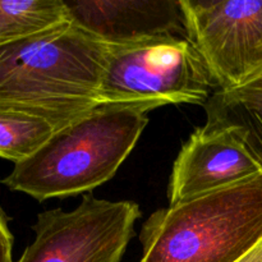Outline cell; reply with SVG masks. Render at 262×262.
Wrapping results in <instances>:
<instances>
[{
	"label": "cell",
	"instance_id": "8992f818",
	"mask_svg": "<svg viewBox=\"0 0 262 262\" xmlns=\"http://www.w3.org/2000/svg\"><path fill=\"white\" fill-rule=\"evenodd\" d=\"M141 210L132 201H107L86 193L72 211L37 215L35 241L18 262H120Z\"/></svg>",
	"mask_w": 262,
	"mask_h": 262
},
{
	"label": "cell",
	"instance_id": "52a82bcc",
	"mask_svg": "<svg viewBox=\"0 0 262 262\" xmlns=\"http://www.w3.org/2000/svg\"><path fill=\"white\" fill-rule=\"evenodd\" d=\"M261 174L260 164L230 130L204 125L189 136L174 161L168 187L169 206Z\"/></svg>",
	"mask_w": 262,
	"mask_h": 262
},
{
	"label": "cell",
	"instance_id": "7a4b0ae2",
	"mask_svg": "<svg viewBox=\"0 0 262 262\" xmlns=\"http://www.w3.org/2000/svg\"><path fill=\"white\" fill-rule=\"evenodd\" d=\"M147 123L148 112L141 107L99 105L14 164L2 183L37 201L90 193L115 176Z\"/></svg>",
	"mask_w": 262,
	"mask_h": 262
},
{
	"label": "cell",
	"instance_id": "8fae6325",
	"mask_svg": "<svg viewBox=\"0 0 262 262\" xmlns=\"http://www.w3.org/2000/svg\"><path fill=\"white\" fill-rule=\"evenodd\" d=\"M56 130L37 115L0 109V158L20 163L42 147Z\"/></svg>",
	"mask_w": 262,
	"mask_h": 262
},
{
	"label": "cell",
	"instance_id": "7c38bea8",
	"mask_svg": "<svg viewBox=\"0 0 262 262\" xmlns=\"http://www.w3.org/2000/svg\"><path fill=\"white\" fill-rule=\"evenodd\" d=\"M13 235L9 229V219L0 206V262H13Z\"/></svg>",
	"mask_w": 262,
	"mask_h": 262
},
{
	"label": "cell",
	"instance_id": "4fadbf2b",
	"mask_svg": "<svg viewBox=\"0 0 262 262\" xmlns=\"http://www.w3.org/2000/svg\"><path fill=\"white\" fill-rule=\"evenodd\" d=\"M238 262H262V241Z\"/></svg>",
	"mask_w": 262,
	"mask_h": 262
},
{
	"label": "cell",
	"instance_id": "5b68a950",
	"mask_svg": "<svg viewBox=\"0 0 262 262\" xmlns=\"http://www.w3.org/2000/svg\"><path fill=\"white\" fill-rule=\"evenodd\" d=\"M187 40L217 91L262 77V0H179Z\"/></svg>",
	"mask_w": 262,
	"mask_h": 262
},
{
	"label": "cell",
	"instance_id": "6da1fadb",
	"mask_svg": "<svg viewBox=\"0 0 262 262\" xmlns=\"http://www.w3.org/2000/svg\"><path fill=\"white\" fill-rule=\"evenodd\" d=\"M109 43L72 22L0 46V109L64 128L102 104Z\"/></svg>",
	"mask_w": 262,
	"mask_h": 262
},
{
	"label": "cell",
	"instance_id": "277c9868",
	"mask_svg": "<svg viewBox=\"0 0 262 262\" xmlns=\"http://www.w3.org/2000/svg\"><path fill=\"white\" fill-rule=\"evenodd\" d=\"M214 89L204 60L187 38L156 36L109 43L100 94L102 104L151 112L165 105L204 106Z\"/></svg>",
	"mask_w": 262,
	"mask_h": 262
},
{
	"label": "cell",
	"instance_id": "5bb4252c",
	"mask_svg": "<svg viewBox=\"0 0 262 262\" xmlns=\"http://www.w3.org/2000/svg\"><path fill=\"white\" fill-rule=\"evenodd\" d=\"M261 78H262V77H261Z\"/></svg>",
	"mask_w": 262,
	"mask_h": 262
},
{
	"label": "cell",
	"instance_id": "30bf717a",
	"mask_svg": "<svg viewBox=\"0 0 262 262\" xmlns=\"http://www.w3.org/2000/svg\"><path fill=\"white\" fill-rule=\"evenodd\" d=\"M68 22L64 0H0V46Z\"/></svg>",
	"mask_w": 262,
	"mask_h": 262
},
{
	"label": "cell",
	"instance_id": "3957f363",
	"mask_svg": "<svg viewBox=\"0 0 262 262\" xmlns=\"http://www.w3.org/2000/svg\"><path fill=\"white\" fill-rule=\"evenodd\" d=\"M140 241V262H238L262 241V174L158 210Z\"/></svg>",
	"mask_w": 262,
	"mask_h": 262
},
{
	"label": "cell",
	"instance_id": "ba28073f",
	"mask_svg": "<svg viewBox=\"0 0 262 262\" xmlns=\"http://www.w3.org/2000/svg\"><path fill=\"white\" fill-rule=\"evenodd\" d=\"M77 27L107 43L186 33L179 0H64Z\"/></svg>",
	"mask_w": 262,
	"mask_h": 262
},
{
	"label": "cell",
	"instance_id": "9c48e42d",
	"mask_svg": "<svg viewBox=\"0 0 262 262\" xmlns=\"http://www.w3.org/2000/svg\"><path fill=\"white\" fill-rule=\"evenodd\" d=\"M204 109L205 125L230 130L262 168V78L229 91L215 90Z\"/></svg>",
	"mask_w": 262,
	"mask_h": 262
}]
</instances>
